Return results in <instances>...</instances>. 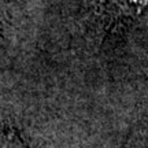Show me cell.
I'll return each instance as SVG.
<instances>
[{
	"instance_id": "obj_1",
	"label": "cell",
	"mask_w": 148,
	"mask_h": 148,
	"mask_svg": "<svg viewBox=\"0 0 148 148\" xmlns=\"http://www.w3.org/2000/svg\"><path fill=\"white\" fill-rule=\"evenodd\" d=\"M148 0H110L107 4V16L112 22L123 19L125 16H134L145 7Z\"/></svg>"
}]
</instances>
